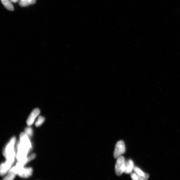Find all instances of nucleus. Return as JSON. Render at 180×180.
<instances>
[{"label":"nucleus","instance_id":"1","mask_svg":"<svg viewBox=\"0 0 180 180\" xmlns=\"http://www.w3.org/2000/svg\"><path fill=\"white\" fill-rule=\"evenodd\" d=\"M15 155L16 151L15 149L9 156V157L6 158L7 160L6 162L2 163L1 165V169H0V172H1V176L5 174L10 169L12 165L15 162Z\"/></svg>","mask_w":180,"mask_h":180},{"label":"nucleus","instance_id":"2","mask_svg":"<svg viewBox=\"0 0 180 180\" xmlns=\"http://www.w3.org/2000/svg\"><path fill=\"white\" fill-rule=\"evenodd\" d=\"M18 153L16 158L18 162H20L27 158V155L30 148L23 145L20 141L19 142L18 144Z\"/></svg>","mask_w":180,"mask_h":180},{"label":"nucleus","instance_id":"3","mask_svg":"<svg viewBox=\"0 0 180 180\" xmlns=\"http://www.w3.org/2000/svg\"><path fill=\"white\" fill-rule=\"evenodd\" d=\"M125 165H126V162L123 156H120L117 158L115 168V173L117 176H120L124 172Z\"/></svg>","mask_w":180,"mask_h":180},{"label":"nucleus","instance_id":"4","mask_svg":"<svg viewBox=\"0 0 180 180\" xmlns=\"http://www.w3.org/2000/svg\"><path fill=\"white\" fill-rule=\"evenodd\" d=\"M125 150L126 148L124 142L122 141H118L115 145L113 153L114 157L117 159L122 156L125 152Z\"/></svg>","mask_w":180,"mask_h":180},{"label":"nucleus","instance_id":"5","mask_svg":"<svg viewBox=\"0 0 180 180\" xmlns=\"http://www.w3.org/2000/svg\"><path fill=\"white\" fill-rule=\"evenodd\" d=\"M16 139L15 137H13L9 142L8 145L6 146L4 151L3 155L6 159L8 158L11 154L15 150L14 146L15 142Z\"/></svg>","mask_w":180,"mask_h":180},{"label":"nucleus","instance_id":"6","mask_svg":"<svg viewBox=\"0 0 180 180\" xmlns=\"http://www.w3.org/2000/svg\"><path fill=\"white\" fill-rule=\"evenodd\" d=\"M33 172L32 168H22L18 172V176L23 178H28L31 176Z\"/></svg>","mask_w":180,"mask_h":180},{"label":"nucleus","instance_id":"7","mask_svg":"<svg viewBox=\"0 0 180 180\" xmlns=\"http://www.w3.org/2000/svg\"><path fill=\"white\" fill-rule=\"evenodd\" d=\"M40 113V111L39 108H36L33 110L27 121V124L28 126L33 124L35 118L39 115Z\"/></svg>","mask_w":180,"mask_h":180},{"label":"nucleus","instance_id":"8","mask_svg":"<svg viewBox=\"0 0 180 180\" xmlns=\"http://www.w3.org/2000/svg\"><path fill=\"white\" fill-rule=\"evenodd\" d=\"M134 170L135 172L138 175L139 180H146L148 178V174H145L139 168L134 167Z\"/></svg>","mask_w":180,"mask_h":180},{"label":"nucleus","instance_id":"9","mask_svg":"<svg viewBox=\"0 0 180 180\" xmlns=\"http://www.w3.org/2000/svg\"><path fill=\"white\" fill-rule=\"evenodd\" d=\"M20 142L23 145L30 149L31 148V144L27 134L25 133L21 134L20 136Z\"/></svg>","mask_w":180,"mask_h":180},{"label":"nucleus","instance_id":"10","mask_svg":"<svg viewBox=\"0 0 180 180\" xmlns=\"http://www.w3.org/2000/svg\"><path fill=\"white\" fill-rule=\"evenodd\" d=\"M134 163L133 161L131 160H128L126 162L125 169L124 173L127 174H129L134 170Z\"/></svg>","mask_w":180,"mask_h":180},{"label":"nucleus","instance_id":"11","mask_svg":"<svg viewBox=\"0 0 180 180\" xmlns=\"http://www.w3.org/2000/svg\"><path fill=\"white\" fill-rule=\"evenodd\" d=\"M2 4L5 8L10 11L14 10L13 6L10 0H1Z\"/></svg>","mask_w":180,"mask_h":180},{"label":"nucleus","instance_id":"12","mask_svg":"<svg viewBox=\"0 0 180 180\" xmlns=\"http://www.w3.org/2000/svg\"><path fill=\"white\" fill-rule=\"evenodd\" d=\"M44 120L45 118L44 117H41V116H39L37 121L35 123V125L37 127L40 126L44 122Z\"/></svg>","mask_w":180,"mask_h":180},{"label":"nucleus","instance_id":"13","mask_svg":"<svg viewBox=\"0 0 180 180\" xmlns=\"http://www.w3.org/2000/svg\"><path fill=\"white\" fill-rule=\"evenodd\" d=\"M19 4L20 6L22 7L28 6L30 4L28 0H20Z\"/></svg>","mask_w":180,"mask_h":180},{"label":"nucleus","instance_id":"14","mask_svg":"<svg viewBox=\"0 0 180 180\" xmlns=\"http://www.w3.org/2000/svg\"><path fill=\"white\" fill-rule=\"evenodd\" d=\"M16 174L13 172H9L8 176H6L4 179L5 180H12L15 178Z\"/></svg>","mask_w":180,"mask_h":180},{"label":"nucleus","instance_id":"15","mask_svg":"<svg viewBox=\"0 0 180 180\" xmlns=\"http://www.w3.org/2000/svg\"><path fill=\"white\" fill-rule=\"evenodd\" d=\"M25 133L27 136H32V134L33 131L32 129L30 127L27 128L25 130Z\"/></svg>","mask_w":180,"mask_h":180},{"label":"nucleus","instance_id":"16","mask_svg":"<svg viewBox=\"0 0 180 180\" xmlns=\"http://www.w3.org/2000/svg\"><path fill=\"white\" fill-rule=\"evenodd\" d=\"M131 177L132 179L134 180H139V176L136 173H132L131 174Z\"/></svg>","mask_w":180,"mask_h":180},{"label":"nucleus","instance_id":"17","mask_svg":"<svg viewBox=\"0 0 180 180\" xmlns=\"http://www.w3.org/2000/svg\"><path fill=\"white\" fill-rule=\"evenodd\" d=\"M30 4H34L36 2V0H28Z\"/></svg>","mask_w":180,"mask_h":180},{"label":"nucleus","instance_id":"18","mask_svg":"<svg viewBox=\"0 0 180 180\" xmlns=\"http://www.w3.org/2000/svg\"><path fill=\"white\" fill-rule=\"evenodd\" d=\"M10 1L11 2H13V3H16L18 1V0H10Z\"/></svg>","mask_w":180,"mask_h":180}]
</instances>
